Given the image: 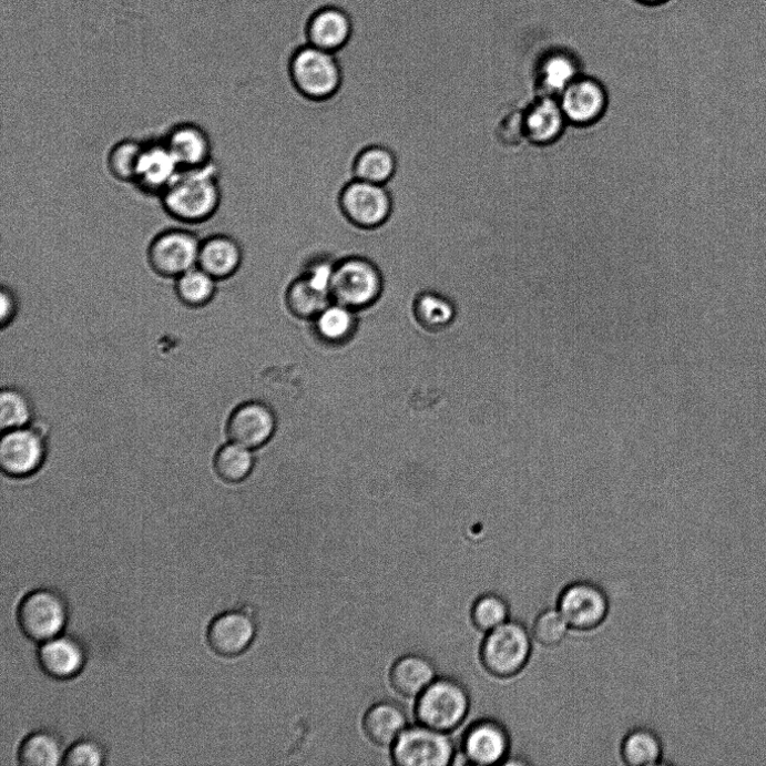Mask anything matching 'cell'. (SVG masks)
<instances>
[{
  "label": "cell",
  "instance_id": "cell-1",
  "mask_svg": "<svg viewBox=\"0 0 766 766\" xmlns=\"http://www.w3.org/2000/svg\"><path fill=\"white\" fill-rule=\"evenodd\" d=\"M160 200L165 214L180 224L210 222L223 202L218 164L214 161L202 167L181 170Z\"/></svg>",
  "mask_w": 766,
  "mask_h": 766
},
{
  "label": "cell",
  "instance_id": "cell-25",
  "mask_svg": "<svg viewBox=\"0 0 766 766\" xmlns=\"http://www.w3.org/2000/svg\"><path fill=\"white\" fill-rule=\"evenodd\" d=\"M330 302V287L304 273L287 287V308L300 319L317 318Z\"/></svg>",
  "mask_w": 766,
  "mask_h": 766
},
{
  "label": "cell",
  "instance_id": "cell-28",
  "mask_svg": "<svg viewBox=\"0 0 766 766\" xmlns=\"http://www.w3.org/2000/svg\"><path fill=\"white\" fill-rule=\"evenodd\" d=\"M65 752L57 733L42 729L24 739L19 757L25 766H57L63 764Z\"/></svg>",
  "mask_w": 766,
  "mask_h": 766
},
{
  "label": "cell",
  "instance_id": "cell-37",
  "mask_svg": "<svg viewBox=\"0 0 766 766\" xmlns=\"http://www.w3.org/2000/svg\"><path fill=\"white\" fill-rule=\"evenodd\" d=\"M106 760V752L101 743L84 738L74 743L67 752L63 764L67 766H100Z\"/></svg>",
  "mask_w": 766,
  "mask_h": 766
},
{
  "label": "cell",
  "instance_id": "cell-21",
  "mask_svg": "<svg viewBox=\"0 0 766 766\" xmlns=\"http://www.w3.org/2000/svg\"><path fill=\"white\" fill-rule=\"evenodd\" d=\"M242 244L233 236L215 234L202 239L198 266L217 280L233 277L244 263Z\"/></svg>",
  "mask_w": 766,
  "mask_h": 766
},
{
  "label": "cell",
  "instance_id": "cell-32",
  "mask_svg": "<svg viewBox=\"0 0 766 766\" xmlns=\"http://www.w3.org/2000/svg\"><path fill=\"white\" fill-rule=\"evenodd\" d=\"M355 326L354 311L335 303L316 318L318 335L330 344L347 341L351 337Z\"/></svg>",
  "mask_w": 766,
  "mask_h": 766
},
{
  "label": "cell",
  "instance_id": "cell-13",
  "mask_svg": "<svg viewBox=\"0 0 766 766\" xmlns=\"http://www.w3.org/2000/svg\"><path fill=\"white\" fill-rule=\"evenodd\" d=\"M607 100V91L601 80L581 75L560 94L559 103L566 121L591 125L605 113Z\"/></svg>",
  "mask_w": 766,
  "mask_h": 766
},
{
  "label": "cell",
  "instance_id": "cell-24",
  "mask_svg": "<svg viewBox=\"0 0 766 766\" xmlns=\"http://www.w3.org/2000/svg\"><path fill=\"white\" fill-rule=\"evenodd\" d=\"M524 135L537 145L553 143L562 134L566 119L560 103L552 98H539L523 113Z\"/></svg>",
  "mask_w": 766,
  "mask_h": 766
},
{
  "label": "cell",
  "instance_id": "cell-15",
  "mask_svg": "<svg viewBox=\"0 0 766 766\" xmlns=\"http://www.w3.org/2000/svg\"><path fill=\"white\" fill-rule=\"evenodd\" d=\"M162 140L181 170L197 168L214 162L212 137L197 123H178Z\"/></svg>",
  "mask_w": 766,
  "mask_h": 766
},
{
  "label": "cell",
  "instance_id": "cell-3",
  "mask_svg": "<svg viewBox=\"0 0 766 766\" xmlns=\"http://www.w3.org/2000/svg\"><path fill=\"white\" fill-rule=\"evenodd\" d=\"M533 642L530 629L513 619L487 633L480 648L486 672L501 681L518 677L531 660Z\"/></svg>",
  "mask_w": 766,
  "mask_h": 766
},
{
  "label": "cell",
  "instance_id": "cell-34",
  "mask_svg": "<svg viewBox=\"0 0 766 766\" xmlns=\"http://www.w3.org/2000/svg\"><path fill=\"white\" fill-rule=\"evenodd\" d=\"M143 142L125 139L118 142L108 155L111 175L122 183H134Z\"/></svg>",
  "mask_w": 766,
  "mask_h": 766
},
{
  "label": "cell",
  "instance_id": "cell-26",
  "mask_svg": "<svg viewBox=\"0 0 766 766\" xmlns=\"http://www.w3.org/2000/svg\"><path fill=\"white\" fill-rule=\"evenodd\" d=\"M398 171V157L388 146L371 144L364 147L353 163V177L388 185Z\"/></svg>",
  "mask_w": 766,
  "mask_h": 766
},
{
  "label": "cell",
  "instance_id": "cell-10",
  "mask_svg": "<svg viewBox=\"0 0 766 766\" xmlns=\"http://www.w3.org/2000/svg\"><path fill=\"white\" fill-rule=\"evenodd\" d=\"M68 614V604L59 592L41 589L30 593L21 603L19 622L28 637L43 643L62 634Z\"/></svg>",
  "mask_w": 766,
  "mask_h": 766
},
{
  "label": "cell",
  "instance_id": "cell-6",
  "mask_svg": "<svg viewBox=\"0 0 766 766\" xmlns=\"http://www.w3.org/2000/svg\"><path fill=\"white\" fill-rule=\"evenodd\" d=\"M470 709V695L460 682L436 680L419 697L416 715L421 725L449 733L458 728Z\"/></svg>",
  "mask_w": 766,
  "mask_h": 766
},
{
  "label": "cell",
  "instance_id": "cell-38",
  "mask_svg": "<svg viewBox=\"0 0 766 766\" xmlns=\"http://www.w3.org/2000/svg\"><path fill=\"white\" fill-rule=\"evenodd\" d=\"M498 135L505 145H518L525 137L523 113L512 112L507 115L499 125Z\"/></svg>",
  "mask_w": 766,
  "mask_h": 766
},
{
  "label": "cell",
  "instance_id": "cell-2",
  "mask_svg": "<svg viewBox=\"0 0 766 766\" xmlns=\"http://www.w3.org/2000/svg\"><path fill=\"white\" fill-rule=\"evenodd\" d=\"M287 76L304 99L324 103L341 89L345 71L336 53L307 44L293 55Z\"/></svg>",
  "mask_w": 766,
  "mask_h": 766
},
{
  "label": "cell",
  "instance_id": "cell-19",
  "mask_svg": "<svg viewBox=\"0 0 766 766\" xmlns=\"http://www.w3.org/2000/svg\"><path fill=\"white\" fill-rule=\"evenodd\" d=\"M583 74V68L576 57L554 51L547 54L537 65L533 86L539 98L555 99L576 79Z\"/></svg>",
  "mask_w": 766,
  "mask_h": 766
},
{
  "label": "cell",
  "instance_id": "cell-16",
  "mask_svg": "<svg viewBox=\"0 0 766 766\" xmlns=\"http://www.w3.org/2000/svg\"><path fill=\"white\" fill-rule=\"evenodd\" d=\"M275 427V416L267 406L248 402L233 412L227 433L231 441L253 450L264 446L273 437Z\"/></svg>",
  "mask_w": 766,
  "mask_h": 766
},
{
  "label": "cell",
  "instance_id": "cell-27",
  "mask_svg": "<svg viewBox=\"0 0 766 766\" xmlns=\"http://www.w3.org/2000/svg\"><path fill=\"white\" fill-rule=\"evenodd\" d=\"M620 753L629 766H656L663 762L664 745L657 732L647 726H636L624 735Z\"/></svg>",
  "mask_w": 766,
  "mask_h": 766
},
{
  "label": "cell",
  "instance_id": "cell-23",
  "mask_svg": "<svg viewBox=\"0 0 766 766\" xmlns=\"http://www.w3.org/2000/svg\"><path fill=\"white\" fill-rule=\"evenodd\" d=\"M362 727L366 736L374 744L391 746L408 727V716L398 703L379 702L365 714Z\"/></svg>",
  "mask_w": 766,
  "mask_h": 766
},
{
  "label": "cell",
  "instance_id": "cell-39",
  "mask_svg": "<svg viewBox=\"0 0 766 766\" xmlns=\"http://www.w3.org/2000/svg\"><path fill=\"white\" fill-rule=\"evenodd\" d=\"M0 303H2V316H0V321H2L3 327H6L12 323L19 309L18 297L11 287H2V293H0Z\"/></svg>",
  "mask_w": 766,
  "mask_h": 766
},
{
  "label": "cell",
  "instance_id": "cell-33",
  "mask_svg": "<svg viewBox=\"0 0 766 766\" xmlns=\"http://www.w3.org/2000/svg\"><path fill=\"white\" fill-rule=\"evenodd\" d=\"M415 314L422 327L436 331L448 327L455 319L456 311L449 299L427 292L417 298Z\"/></svg>",
  "mask_w": 766,
  "mask_h": 766
},
{
  "label": "cell",
  "instance_id": "cell-8",
  "mask_svg": "<svg viewBox=\"0 0 766 766\" xmlns=\"http://www.w3.org/2000/svg\"><path fill=\"white\" fill-rule=\"evenodd\" d=\"M201 243L197 234L186 228L162 231L147 247V263L156 275L175 279L198 266Z\"/></svg>",
  "mask_w": 766,
  "mask_h": 766
},
{
  "label": "cell",
  "instance_id": "cell-29",
  "mask_svg": "<svg viewBox=\"0 0 766 766\" xmlns=\"http://www.w3.org/2000/svg\"><path fill=\"white\" fill-rule=\"evenodd\" d=\"M217 282L200 266H196L174 279V292L177 299L186 307L202 308L215 298Z\"/></svg>",
  "mask_w": 766,
  "mask_h": 766
},
{
  "label": "cell",
  "instance_id": "cell-11",
  "mask_svg": "<svg viewBox=\"0 0 766 766\" xmlns=\"http://www.w3.org/2000/svg\"><path fill=\"white\" fill-rule=\"evenodd\" d=\"M512 737L504 723L494 717L473 722L462 737L461 749L474 765L505 764L511 756Z\"/></svg>",
  "mask_w": 766,
  "mask_h": 766
},
{
  "label": "cell",
  "instance_id": "cell-7",
  "mask_svg": "<svg viewBox=\"0 0 766 766\" xmlns=\"http://www.w3.org/2000/svg\"><path fill=\"white\" fill-rule=\"evenodd\" d=\"M555 607L571 631L593 632L609 617L611 603L606 591L599 584L579 580L566 584L559 593Z\"/></svg>",
  "mask_w": 766,
  "mask_h": 766
},
{
  "label": "cell",
  "instance_id": "cell-35",
  "mask_svg": "<svg viewBox=\"0 0 766 766\" xmlns=\"http://www.w3.org/2000/svg\"><path fill=\"white\" fill-rule=\"evenodd\" d=\"M530 631L535 643L545 648H553L562 644L571 629L554 606L539 612Z\"/></svg>",
  "mask_w": 766,
  "mask_h": 766
},
{
  "label": "cell",
  "instance_id": "cell-4",
  "mask_svg": "<svg viewBox=\"0 0 766 766\" xmlns=\"http://www.w3.org/2000/svg\"><path fill=\"white\" fill-rule=\"evenodd\" d=\"M385 289L380 268L368 257L349 255L336 261L330 284L335 304L353 311L372 306Z\"/></svg>",
  "mask_w": 766,
  "mask_h": 766
},
{
  "label": "cell",
  "instance_id": "cell-22",
  "mask_svg": "<svg viewBox=\"0 0 766 766\" xmlns=\"http://www.w3.org/2000/svg\"><path fill=\"white\" fill-rule=\"evenodd\" d=\"M437 680V670L430 658L411 653L401 656L391 668L390 682L401 696L419 697Z\"/></svg>",
  "mask_w": 766,
  "mask_h": 766
},
{
  "label": "cell",
  "instance_id": "cell-36",
  "mask_svg": "<svg viewBox=\"0 0 766 766\" xmlns=\"http://www.w3.org/2000/svg\"><path fill=\"white\" fill-rule=\"evenodd\" d=\"M33 417L28 397L16 389H4L0 395V428L3 432L25 428Z\"/></svg>",
  "mask_w": 766,
  "mask_h": 766
},
{
  "label": "cell",
  "instance_id": "cell-12",
  "mask_svg": "<svg viewBox=\"0 0 766 766\" xmlns=\"http://www.w3.org/2000/svg\"><path fill=\"white\" fill-rule=\"evenodd\" d=\"M45 456L44 438L29 427L6 431L0 441V467L13 478L35 473L42 467Z\"/></svg>",
  "mask_w": 766,
  "mask_h": 766
},
{
  "label": "cell",
  "instance_id": "cell-30",
  "mask_svg": "<svg viewBox=\"0 0 766 766\" xmlns=\"http://www.w3.org/2000/svg\"><path fill=\"white\" fill-rule=\"evenodd\" d=\"M509 600L496 592L477 598L470 610V620L476 630L487 634L512 619Z\"/></svg>",
  "mask_w": 766,
  "mask_h": 766
},
{
  "label": "cell",
  "instance_id": "cell-17",
  "mask_svg": "<svg viewBox=\"0 0 766 766\" xmlns=\"http://www.w3.org/2000/svg\"><path fill=\"white\" fill-rule=\"evenodd\" d=\"M256 635V623L243 611H228L217 616L208 629L211 647L219 655L232 657L244 653Z\"/></svg>",
  "mask_w": 766,
  "mask_h": 766
},
{
  "label": "cell",
  "instance_id": "cell-18",
  "mask_svg": "<svg viewBox=\"0 0 766 766\" xmlns=\"http://www.w3.org/2000/svg\"><path fill=\"white\" fill-rule=\"evenodd\" d=\"M39 662L48 676L60 681L71 680L84 666L85 650L75 637L60 634L41 643Z\"/></svg>",
  "mask_w": 766,
  "mask_h": 766
},
{
  "label": "cell",
  "instance_id": "cell-40",
  "mask_svg": "<svg viewBox=\"0 0 766 766\" xmlns=\"http://www.w3.org/2000/svg\"><path fill=\"white\" fill-rule=\"evenodd\" d=\"M641 2L646 4H658L665 2V0H641Z\"/></svg>",
  "mask_w": 766,
  "mask_h": 766
},
{
  "label": "cell",
  "instance_id": "cell-5",
  "mask_svg": "<svg viewBox=\"0 0 766 766\" xmlns=\"http://www.w3.org/2000/svg\"><path fill=\"white\" fill-rule=\"evenodd\" d=\"M338 206L351 226L375 231L390 221L395 204L387 185L353 177L340 190Z\"/></svg>",
  "mask_w": 766,
  "mask_h": 766
},
{
  "label": "cell",
  "instance_id": "cell-31",
  "mask_svg": "<svg viewBox=\"0 0 766 766\" xmlns=\"http://www.w3.org/2000/svg\"><path fill=\"white\" fill-rule=\"evenodd\" d=\"M253 467L252 450L233 441L222 447L215 457V470L222 480L228 483L246 480Z\"/></svg>",
  "mask_w": 766,
  "mask_h": 766
},
{
  "label": "cell",
  "instance_id": "cell-20",
  "mask_svg": "<svg viewBox=\"0 0 766 766\" xmlns=\"http://www.w3.org/2000/svg\"><path fill=\"white\" fill-rule=\"evenodd\" d=\"M354 23L350 16L340 8L327 7L311 18L307 39L308 44L338 53L351 41Z\"/></svg>",
  "mask_w": 766,
  "mask_h": 766
},
{
  "label": "cell",
  "instance_id": "cell-14",
  "mask_svg": "<svg viewBox=\"0 0 766 766\" xmlns=\"http://www.w3.org/2000/svg\"><path fill=\"white\" fill-rule=\"evenodd\" d=\"M180 171L163 140L143 142L133 184L142 194L160 198Z\"/></svg>",
  "mask_w": 766,
  "mask_h": 766
},
{
  "label": "cell",
  "instance_id": "cell-9",
  "mask_svg": "<svg viewBox=\"0 0 766 766\" xmlns=\"http://www.w3.org/2000/svg\"><path fill=\"white\" fill-rule=\"evenodd\" d=\"M392 757L400 766H446L455 758V745L447 733L407 727L392 745Z\"/></svg>",
  "mask_w": 766,
  "mask_h": 766
}]
</instances>
